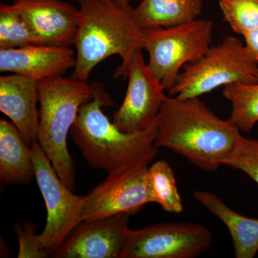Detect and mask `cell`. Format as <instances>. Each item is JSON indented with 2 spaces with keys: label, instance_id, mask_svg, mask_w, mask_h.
Instances as JSON below:
<instances>
[{
  "label": "cell",
  "instance_id": "6da1fadb",
  "mask_svg": "<svg viewBox=\"0 0 258 258\" xmlns=\"http://www.w3.org/2000/svg\"><path fill=\"white\" fill-rule=\"evenodd\" d=\"M157 120L156 147L166 148L204 171L223 165L242 137L230 118H219L199 97L166 96Z\"/></svg>",
  "mask_w": 258,
  "mask_h": 258
},
{
  "label": "cell",
  "instance_id": "7a4b0ae2",
  "mask_svg": "<svg viewBox=\"0 0 258 258\" xmlns=\"http://www.w3.org/2000/svg\"><path fill=\"white\" fill-rule=\"evenodd\" d=\"M92 83L93 98L81 106L71 130L88 165L108 173L124 166H149L159 149L154 144L157 118L143 132H122L102 110L103 106L114 105L104 85Z\"/></svg>",
  "mask_w": 258,
  "mask_h": 258
},
{
  "label": "cell",
  "instance_id": "3957f363",
  "mask_svg": "<svg viewBox=\"0 0 258 258\" xmlns=\"http://www.w3.org/2000/svg\"><path fill=\"white\" fill-rule=\"evenodd\" d=\"M79 20L74 45L76 63L71 78L88 81L93 69L111 55H119L121 64L114 77L127 78L131 58L144 49L143 29L137 23L134 8L115 0H77Z\"/></svg>",
  "mask_w": 258,
  "mask_h": 258
},
{
  "label": "cell",
  "instance_id": "277c9868",
  "mask_svg": "<svg viewBox=\"0 0 258 258\" xmlns=\"http://www.w3.org/2000/svg\"><path fill=\"white\" fill-rule=\"evenodd\" d=\"M37 142L62 182L74 191L76 167L68 149V135L81 106L93 98V83L57 76L37 81Z\"/></svg>",
  "mask_w": 258,
  "mask_h": 258
},
{
  "label": "cell",
  "instance_id": "5b68a950",
  "mask_svg": "<svg viewBox=\"0 0 258 258\" xmlns=\"http://www.w3.org/2000/svg\"><path fill=\"white\" fill-rule=\"evenodd\" d=\"M257 83L258 61L237 37L228 36L220 45L210 47L201 58L186 64L168 93L179 98H197L232 83Z\"/></svg>",
  "mask_w": 258,
  "mask_h": 258
},
{
  "label": "cell",
  "instance_id": "8992f818",
  "mask_svg": "<svg viewBox=\"0 0 258 258\" xmlns=\"http://www.w3.org/2000/svg\"><path fill=\"white\" fill-rule=\"evenodd\" d=\"M212 39L210 20H194L170 28L143 29L144 49L149 56L151 71L169 91L181 68L208 52Z\"/></svg>",
  "mask_w": 258,
  "mask_h": 258
},
{
  "label": "cell",
  "instance_id": "52a82bcc",
  "mask_svg": "<svg viewBox=\"0 0 258 258\" xmlns=\"http://www.w3.org/2000/svg\"><path fill=\"white\" fill-rule=\"evenodd\" d=\"M31 147L37 184L47 209L46 225L39 240L50 257L81 223L85 195H74L62 182L38 142Z\"/></svg>",
  "mask_w": 258,
  "mask_h": 258
},
{
  "label": "cell",
  "instance_id": "ba28073f",
  "mask_svg": "<svg viewBox=\"0 0 258 258\" xmlns=\"http://www.w3.org/2000/svg\"><path fill=\"white\" fill-rule=\"evenodd\" d=\"M213 235L195 222H160L131 230L120 258H195L211 247Z\"/></svg>",
  "mask_w": 258,
  "mask_h": 258
},
{
  "label": "cell",
  "instance_id": "9c48e42d",
  "mask_svg": "<svg viewBox=\"0 0 258 258\" xmlns=\"http://www.w3.org/2000/svg\"><path fill=\"white\" fill-rule=\"evenodd\" d=\"M149 166H130L108 173L106 179L85 195L81 222L138 213L152 203Z\"/></svg>",
  "mask_w": 258,
  "mask_h": 258
},
{
  "label": "cell",
  "instance_id": "30bf717a",
  "mask_svg": "<svg viewBox=\"0 0 258 258\" xmlns=\"http://www.w3.org/2000/svg\"><path fill=\"white\" fill-rule=\"evenodd\" d=\"M142 50H136L131 58L126 93L112 121L126 133L149 128L157 119L166 96L162 85L146 64Z\"/></svg>",
  "mask_w": 258,
  "mask_h": 258
},
{
  "label": "cell",
  "instance_id": "8fae6325",
  "mask_svg": "<svg viewBox=\"0 0 258 258\" xmlns=\"http://www.w3.org/2000/svg\"><path fill=\"white\" fill-rule=\"evenodd\" d=\"M126 214L81 222L55 258H120L129 230Z\"/></svg>",
  "mask_w": 258,
  "mask_h": 258
},
{
  "label": "cell",
  "instance_id": "7c38bea8",
  "mask_svg": "<svg viewBox=\"0 0 258 258\" xmlns=\"http://www.w3.org/2000/svg\"><path fill=\"white\" fill-rule=\"evenodd\" d=\"M40 45H74L79 9L62 0H14Z\"/></svg>",
  "mask_w": 258,
  "mask_h": 258
},
{
  "label": "cell",
  "instance_id": "4fadbf2b",
  "mask_svg": "<svg viewBox=\"0 0 258 258\" xmlns=\"http://www.w3.org/2000/svg\"><path fill=\"white\" fill-rule=\"evenodd\" d=\"M76 56L70 47L30 45L0 50V71L39 81L62 76L76 66Z\"/></svg>",
  "mask_w": 258,
  "mask_h": 258
},
{
  "label": "cell",
  "instance_id": "5bb4252c",
  "mask_svg": "<svg viewBox=\"0 0 258 258\" xmlns=\"http://www.w3.org/2000/svg\"><path fill=\"white\" fill-rule=\"evenodd\" d=\"M37 81L13 74L0 77V111L11 120L30 147L37 142Z\"/></svg>",
  "mask_w": 258,
  "mask_h": 258
},
{
  "label": "cell",
  "instance_id": "9a60e30c",
  "mask_svg": "<svg viewBox=\"0 0 258 258\" xmlns=\"http://www.w3.org/2000/svg\"><path fill=\"white\" fill-rule=\"evenodd\" d=\"M194 196L228 229L236 258H253L256 255L258 252V219L249 218L234 211L215 193L199 190L195 191Z\"/></svg>",
  "mask_w": 258,
  "mask_h": 258
},
{
  "label": "cell",
  "instance_id": "2e32d148",
  "mask_svg": "<svg viewBox=\"0 0 258 258\" xmlns=\"http://www.w3.org/2000/svg\"><path fill=\"white\" fill-rule=\"evenodd\" d=\"M35 177L32 147L12 122L0 120V178L11 184H28Z\"/></svg>",
  "mask_w": 258,
  "mask_h": 258
},
{
  "label": "cell",
  "instance_id": "e0dca14e",
  "mask_svg": "<svg viewBox=\"0 0 258 258\" xmlns=\"http://www.w3.org/2000/svg\"><path fill=\"white\" fill-rule=\"evenodd\" d=\"M203 10V0H142L134 9L142 29L170 28L196 20Z\"/></svg>",
  "mask_w": 258,
  "mask_h": 258
},
{
  "label": "cell",
  "instance_id": "ac0fdd59",
  "mask_svg": "<svg viewBox=\"0 0 258 258\" xmlns=\"http://www.w3.org/2000/svg\"><path fill=\"white\" fill-rule=\"evenodd\" d=\"M222 93L232 104L230 119L242 132H250L258 122V83L226 85Z\"/></svg>",
  "mask_w": 258,
  "mask_h": 258
},
{
  "label": "cell",
  "instance_id": "d6986e66",
  "mask_svg": "<svg viewBox=\"0 0 258 258\" xmlns=\"http://www.w3.org/2000/svg\"><path fill=\"white\" fill-rule=\"evenodd\" d=\"M149 186L153 203L168 212L180 213L184 210L172 168L166 161H156L149 168Z\"/></svg>",
  "mask_w": 258,
  "mask_h": 258
},
{
  "label": "cell",
  "instance_id": "ffe728a7",
  "mask_svg": "<svg viewBox=\"0 0 258 258\" xmlns=\"http://www.w3.org/2000/svg\"><path fill=\"white\" fill-rule=\"evenodd\" d=\"M40 45L23 15L13 5H0V50Z\"/></svg>",
  "mask_w": 258,
  "mask_h": 258
},
{
  "label": "cell",
  "instance_id": "44dd1931",
  "mask_svg": "<svg viewBox=\"0 0 258 258\" xmlns=\"http://www.w3.org/2000/svg\"><path fill=\"white\" fill-rule=\"evenodd\" d=\"M224 20L239 35L258 29V0H219Z\"/></svg>",
  "mask_w": 258,
  "mask_h": 258
},
{
  "label": "cell",
  "instance_id": "7402d4cb",
  "mask_svg": "<svg viewBox=\"0 0 258 258\" xmlns=\"http://www.w3.org/2000/svg\"><path fill=\"white\" fill-rule=\"evenodd\" d=\"M223 165L243 171L258 184V140L242 137L235 152Z\"/></svg>",
  "mask_w": 258,
  "mask_h": 258
},
{
  "label": "cell",
  "instance_id": "603a6c76",
  "mask_svg": "<svg viewBox=\"0 0 258 258\" xmlns=\"http://www.w3.org/2000/svg\"><path fill=\"white\" fill-rule=\"evenodd\" d=\"M19 241V258H45L47 254L42 250L39 235L31 226L15 227Z\"/></svg>",
  "mask_w": 258,
  "mask_h": 258
},
{
  "label": "cell",
  "instance_id": "cb8c5ba5",
  "mask_svg": "<svg viewBox=\"0 0 258 258\" xmlns=\"http://www.w3.org/2000/svg\"><path fill=\"white\" fill-rule=\"evenodd\" d=\"M243 37L245 40V46L258 61V29L247 32Z\"/></svg>",
  "mask_w": 258,
  "mask_h": 258
},
{
  "label": "cell",
  "instance_id": "d4e9b609",
  "mask_svg": "<svg viewBox=\"0 0 258 258\" xmlns=\"http://www.w3.org/2000/svg\"><path fill=\"white\" fill-rule=\"evenodd\" d=\"M115 1L121 6H126V5H130V2L132 0H115Z\"/></svg>",
  "mask_w": 258,
  "mask_h": 258
}]
</instances>
